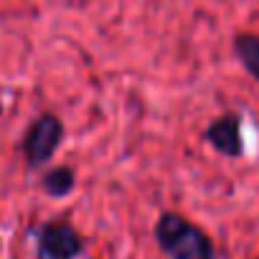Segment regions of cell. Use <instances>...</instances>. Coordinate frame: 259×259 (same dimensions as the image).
Instances as JSON below:
<instances>
[{
	"instance_id": "5",
	"label": "cell",
	"mask_w": 259,
	"mask_h": 259,
	"mask_svg": "<svg viewBox=\"0 0 259 259\" xmlns=\"http://www.w3.org/2000/svg\"><path fill=\"white\" fill-rule=\"evenodd\" d=\"M234 56L241 64V69L259 81V33L241 31L234 36Z\"/></svg>"
},
{
	"instance_id": "4",
	"label": "cell",
	"mask_w": 259,
	"mask_h": 259,
	"mask_svg": "<svg viewBox=\"0 0 259 259\" xmlns=\"http://www.w3.org/2000/svg\"><path fill=\"white\" fill-rule=\"evenodd\" d=\"M241 122H244L241 114L224 112V114H219L208 122V127L203 130V138L219 155H224L229 160H239L246 153L244 135H241Z\"/></svg>"
},
{
	"instance_id": "1",
	"label": "cell",
	"mask_w": 259,
	"mask_h": 259,
	"mask_svg": "<svg viewBox=\"0 0 259 259\" xmlns=\"http://www.w3.org/2000/svg\"><path fill=\"white\" fill-rule=\"evenodd\" d=\"M153 234L168 259H216L213 239L178 211H163Z\"/></svg>"
},
{
	"instance_id": "3",
	"label": "cell",
	"mask_w": 259,
	"mask_h": 259,
	"mask_svg": "<svg viewBox=\"0 0 259 259\" xmlns=\"http://www.w3.org/2000/svg\"><path fill=\"white\" fill-rule=\"evenodd\" d=\"M84 251L81 234L64 219H51L36 229L38 259H79Z\"/></svg>"
},
{
	"instance_id": "2",
	"label": "cell",
	"mask_w": 259,
	"mask_h": 259,
	"mask_svg": "<svg viewBox=\"0 0 259 259\" xmlns=\"http://www.w3.org/2000/svg\"><path fill=\"white\" fill-rule=\"evenodd\" d=\"M64 133L66 130H64V122L59 114H51V112L38 114L31 122V127L26 130L23 143H21L28 168H41V165L51 163V158L56 155V150L64 143Z\"/></svg>"
},
{
	"instance_id": "6",
	"label": "cell",
	"mask_w": 259,
	"mask_h": 259,
	"mask_svg": "<svg viewBox=\"0 0 259 259\" xmlns=\"http://www.w3.org/2000/svg\"><path fill=\"white\" fill-rule=\"evenodd\" d=\"M41 188L46 191V196L51 198H66L74 193L76 188V173L71 165H56V168H49L41 178Z\"/></svg>"
}]
</instances>
